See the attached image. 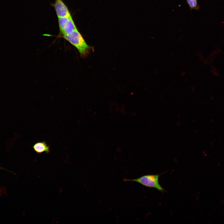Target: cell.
I'll use <instances>...</instances> for the list:
<instances>
[{
  "label": "cell",
  "instance_id": "6da1fadb",
  "mask_svg": "<svg viewBox=\"0 0 224 224\" xmlns=\"http://www.w3.org/2000/svg\"><path fill=\"white\" fill-rule=\"evenodd\" d=\"M63 37L74 46L82 57L89 53L91 47L86 43L77 29L71 34L63 35Z\"/></svg>",
  "mask_w": 224,
  "mask_h": 224
},
{
  "label": "cell",
  "instance_id": "7a4b0ae2",
  "mask_svg": "<svg viewBox=\"0 0 224 224\" xmlns=\"http://www.w3.org/2000/svg\"><path fill=\"white\" fill-rule=\"evenodd\" d=\"M160 175L159 174L146 175L135 179H124V181L137 182L145 186L155 188L159 191L163 192L166 190L159 183V178Z\"/></svg>",
  "mask_w": 224,
  "mask_h": 224
},
{
  "label": "cell",
  "instance_id": "8992f818",
  "mask_svg": "<svg viewBox=\"0 0 224 224\" xmlns=\"http://www.w3.org/2000/svg\"><path fill=\"white\" fill-rule=\"evenodd\" d=\"M187 4L188 5L190 10H198L200 8L197 0H186Z\"/></svg>",
  "mask_w": 224,
  "mask_h": 224
},
{
  "label": "cell",
  "instance_id": "5b68a950",
  "mask_svg": "<svg viewBox=\"0 0 224 224\" xmlns=\"http://www.w3.org/2000/svg\"><path fill=\"white\" fill-rule=\"evenodd\" d=\"M33 149L37 154L44 152L48 153L50 151V147L45 142H39L35 143L33 146Z\"/></svg>",
  "mask_w": 224,
  "mask_h": 224
},
{
  "label": "cell",
  "instance_id": "277c9868",
  "mask_svg": "<svg viewBox=\"0 0 224 224\" xmlns=\"http://www.w3.org/2000/svg\"><path fill=\"white\" fill-rule=\"evenodd\" d=\"M54 7L58 18H72L68 7L62 0H55Z\"/></svg>",
  "mask_w": 224,
  "mask_h": 224
},
{
  "label": "cell",
  "instance_id": "3957f363",
  "mask_svg": "<svg viewBox=\"0 0 224 224\" xmlns=\"http://www.w3.org/2000/svg\"><path fill=\"white\" fill-rule=\"evenodd\" d=\"M60 32L63 35L71 34L77 30L72 18H58Z\"/></svg>",
  "mask_w": 224,
  "mask_h": 224
},
{
  "label": "cell",
  "instance_id": "52a82bcc",
  "mask_svg": "<svg viewBox=\"0 0 224 224\" xmlns=\"http://www.w3.org/2000/svg\"><path fill=\"white\" fill-rule=\"evenodd\" d=\"M2 167H0V169H2Z\"/></svg>",
  "mask_w": 224,
  "mask_h": 224
}]
</instances>
